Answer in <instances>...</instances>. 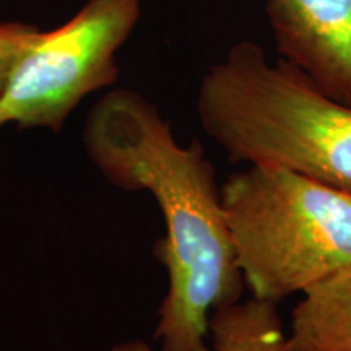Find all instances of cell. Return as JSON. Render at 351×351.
<instances>
[{"instance_id":"obj_1","label":"cell","mask_w":351,"mask_h":351,"mask_svg":"<svg viewBox=\"0 0 351 351\" xmlns=\"http://www.w3.org/2000/svg\"><path fill=\"white\" fill-rule=\"evenodd\" d=\"M83 140L112 186L148 192L160 207L166 234L155 256L168 271L155 328L161 351H212L210 315L241 300L244 280L204 147L199 140L179 143L155 104L130 90L96 103Z\"/></svg>"},{"instance_id":"obj_2","label":"cell","mask_w":351,"mask_h":351,"mask_svg":"<svg viewBox=\"0 0 351 351\" xmlns=\"http://www.w3.org/2000/svg\"><path fill=\"white\" fill-rule=\"evenodd\" d=\"M197 112L232 163L276 166L351 194V106L239 41L202 80Z\"/></svg>"},{"instance_id":"obj_3","label":"cell","mask_w":351,"mask_h":351,"mask_svg":"<svg viewBox=\"0 0 351 351\" xmlns=\"http://www.w3.org/2000/svg\"><path fill=\"white\" fill-rule=\"evenodd\" d=\"M244 285L280 304L351 267V194L276 166L249 165L221 187Z\"/></svg>"},{"instance_id":"obj_4","label":"cell","mask_w":351,"mask_h":351,"mask_svg":"<svg viewBox=\"0 0 351 351\" xmlns=\"http://www.w3.org/2000/svg\"><path fill=\"white\" fill-rule=\"evenodd\" d=\"M140 16V0H90L20 56L0 98V127L59 132L86 95L116 83V52Z\"/></svg>"},{"instance_id":"obj_5","label":"cell","mask_w":351,"mask_h":351,"mask_svg":"<svg viewBox=\"0 0 351 351\" xmlns=\"http://www.w3.org/2000/svg\"><path fill=\"white\" fill-rule=\"evenodd\" d=\"M280 59L351 106V0H267Z\"/></svg>"},{"instance_id":"obj_6","label":"cell","mask_w":351,"mask_h":351,"mask_svg":"<svg viewBox=\"0 0 351 351\" xmlns=\"http://www.w3.org/2000/svg\"><path fill=\"white\" fill-rule=\"evenodd\" d=\"M288 345L291 351H351V267L301 295Z\"/></svg>"},{"instance_id":"obj_7","label":"cell","mask_w":351,"mask_h":351,"mask_svg":"<svg viewBox=\"0 0 351 351\" xmlns=\"http://www.w3.org/2000/svg\"><path fill=\"white\" fill-rule=\"evenodd\" d=\"M274 302L251 300L223 306L210 315L208 335L213 351H291ZM112 351H153L147 341L132 340Z\"/></svg>"},{"instance_id":"obj_8","label":"cell","mask_w":351,"mask_h":351,"mask_svg":"<svg viewBox=\"0 0 351 351\" xmlns=\"http://www.w3.org/2000/svg\"><path fill=\"white\" fill-rule=\"evenodd\" d=\"M41 33L36 26L23 23L0 25V98L5 93L8 80L26 47Z\"/></svg>"}]
</instances>
